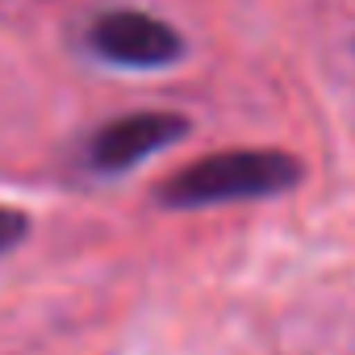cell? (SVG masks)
Returning a JSON list of instances; mask_svg holds the SVG:
<instances>
[{"mask_svg": "<svg viewBox=\"0 0 355 355\" xmlns=\"http://www.w3.org/2000/svg\"><path fill=\"white\" fill-rule=\"evenodd\" d=\"M26 239H30V214H21L13 205H0V255H9Z\"/></svg>", "mask_w": 355, "mask_h": 355, "instance_id": "277c9868", "label": "cell"}, {"mask_svg": "<svg viewBox=\"0 0 355 355\" xmlns=\"http://www.w3.org/2000/svg\"><path fill=\"white\" fill-rule=\"evenodd\" d=\"M84 46L121 71H167L189 59V38L146 9H101L84 30Z\"/></svg>", "mask_w": 355, "mask_h": 355, "instance_id": "7a4b0ae2", "label": "cell"}, {"mask_svg": "<svg viewBox=\"0 0 355 355\" xmlns=\"http://www.w3.org/2000/svg\"><path fill=\"white\" fill-rule=\"evenodd\" d=\"M189 134H193V121L184 113L134 109V113H117L105 125H96L84 159L96 175H125V171L142 167L146 159H155L159 150L184 142Z\"/></svg>", "mask_w": 355, "mask_h": 355, "instance_id": "3957f363", "label": "cell"}, {"mask_svg": "<svg viewBox=\"0 0 355 355\" xmlns=\"http://www.w3.org/2000/svg\"><path fill=\"white\" fill-rule=\"evenodd\" d=\"M301 180L305 163L284 146H226L175 167L155 189V205L171 214H189L239 201H272L293 193Z\"/></svg>", "mask_w": 355, "mask_h": 355, "instance_id": "6da1fadb", "label": "cell"}]
</instances>
